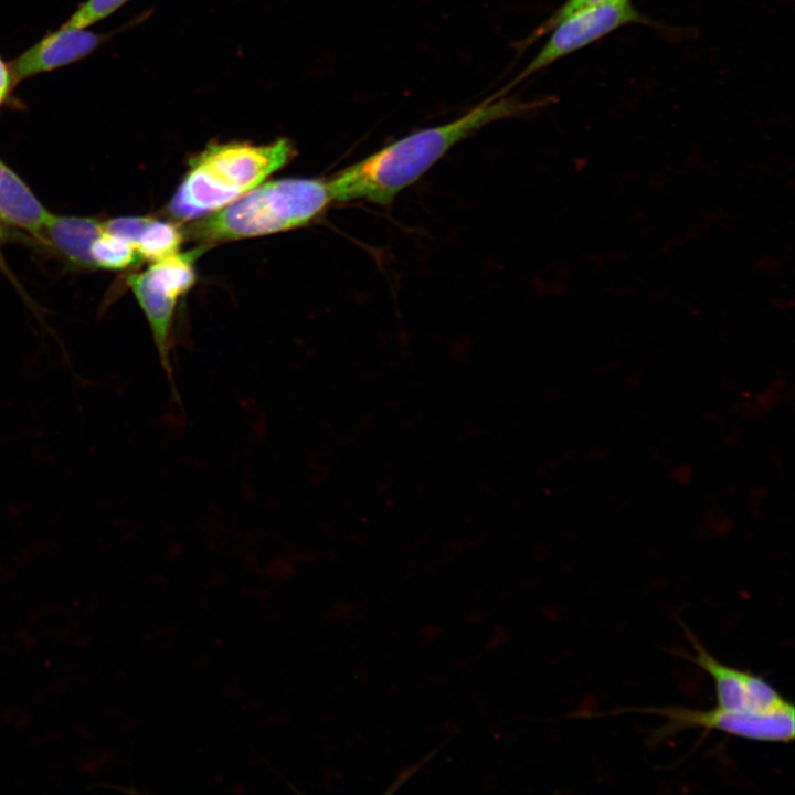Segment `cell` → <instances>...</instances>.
Here are the masks:
<instances>
[{
  "instance_id": "1",
  "label": "cell",
  "mask_w": 795,
  "mask_h": 795,
  "mask_svg": "<svg viewBox=\"0 0 795 795\" xmlns=\"http://www.w3.org/2000/svg\"><path fill=\"white\" fill-rule=\"evenodd\" d=\"M506 86L443 125L423 128L388 144L340 171L328 181L332 201L364 199L391 204L406 187L417 181L454 146L490 123L528 115L547 99L507 95Z\"/></svg>"
},
{
  "instance_id": "2",
  "label": "cell",
  "mask_w": 795,
  "mask_h": 795,
  "mask_svg": "<svg viewBox=\"0 0 795 795\" xmlns=\"http://www.w3.org/2000/svg\"><path fill=\"white\" fill-rule=\"evenodd\" d=\"M294 155L295 148L286 138L267 145L210 142L190 159L169 212L180 220L212 213L256 188Z\"/></svg>"
},
{
  "instance_id": "3",
  "label": "cell",
  "mask_w": 795,
  "mask_h": 795,
  "mask_svg": "<svg viewBox=\"0 0 795 795\" xmlns=\"http://www.w3.org/2000/svg\"><path fill=\"white\" fill-rule=\"evenodd\" d=\"M332 201L328 181L285 178L258 184L230 204L192 224L203 241L240 240L301 226Z\"/></svg>"
},
{
  "instance_id": "4",
  "label": "cell",
  "mask_w": 795,
  "mask_h": 795,
  "mask_svg": "<svg viewBox=\"0 0 795 795\" xmlns=\"http://www.w3.org/2000/svg\"><path fill=\"white\" fill-rule=\"evenodd\" d=\"M203 248L177 252L151 262L145 271L127 277V284L140 305L151 329L160 363L170 385V396L180 404L171 362L172 321L178 299L194 284V262Z\"/></svg>"
},
{
  "instance_id": "5",
  "label": "cell",
  "mask_w": 795,
  "mask_h": 795,
  "mask_svg": "<svg viewBox=\"0 0 795 795\" xmlns=\"http://www.w3.org/2000/svg\"><path fill=\"white\" fill-rule=\"evenodd\" d=\"M665 718L664 725L655 733L658 740L687 729L702 728L730 735L764 742L787 743L794 739V706L768 713L730 711L720 707L708 710L686 707L634 709Z\"/></svg>"
},
{
  "instance_id": "6",
  "label": "cell",
  "mask_w": 795,
  "mask_h": 795,
  "mask_svg": "<svg viewBox=\"0 0 795 795\" xmlns=\"http://www.w3.org/2000/svg\"><path fill=\"white\" fill-rule=\"evenodd\" d=\"M646 18L629 0H617L576 12L559 22L541 50L508 86L511 87L555 61L627 24Z\"/></svg>"
},
{
  "instance_id": "7",
  "label": "cell",
  "mask_w": 795,
  "mask_h": 795,
  "mask_svg": "<svg viewBox=\"0 0 795 795\" xmlns=\"http://www.w3.org/2000/svg\"><path fill=\"white\" fill-rule=\"evenodd\" d=\"M683 629L693 648V655L688 658L713 680L717 707L735 712L768 713L792 704L762 677L719 661L687 626L683 625Z\"/></svg>"
},
{
  "instance_id": "8",
  "label": "cell",
  "mask_w": 795,
  "mask_h": 795,
  "mask_svg": "<svg viewBox=\"0 0 795 795\" xmlns=\"http://www.w3.org/2000/svg\"><path fill=\"white\" fill-rule=\"evenodd\" d=\"M107 34L86 28H63L45 34L11 63L15 83L78 62L94 52Z\"/></svg>"
},
{
  "instance_id": "9",
  "label": "cell",
  "mask_w": 795,
  "mask_h": 795,
  "mask_svg": "<svg viewBox=\"0 0 795 795\" xmlns=\"http://www.w3.org/2000/svg\"><path fill=\"white\" fill-rule=\"evenodd\" d=\"M102 231V221L96 218L52 213L40 243L50 247L71 268L95 269L91 247Z\"/></svg>"
},
{
  "instance_id": "10",
  "label": "cell",
  "mask_w": 795,
  "mask_h": 795,
  "mask_svg": "<svg viewBox=\"0 0 795 795\" xmlns=\"http://www.w3.org/2000/svg\"><path fill=\"white\" fill-rule=\"evenodd\" d=\"M51 215L24 180L0 159V226L24 231L40 242Z\"/></svg>"
},
{
  "instance_id": "11",
  "label": "cell",
  "mask_w": 795,
  "mask_h": 795,
  "mask_svg": "<svg viewBox=\"0 0 795 795\" xmlns=\"http://www.w3.org/2000/svg\"><path fill=\"white\" fill-rule=\"evenodd\" d=\"M181 242L182 234L174 224L151 218L136 247L141 259L156 262L179 252Z\"/></svg>"
},
{
  "instance_id": "12",
  "label": "cell",
  "mask_w": 795,
  "mask_h": 795,
  "mask_svg": "<svg viewBox=\"0 0 795 795\" xmlns=\"http://www.w3.org/2000/svg\"><path fill=\"white\" fill-rule=\"evenodd\" d=\"M91 257L95 269L109 271L126 269L141 259L131 242L104 230L92 244Z\"/></svg>"
},
{
  "instance_id": "13",
  "label": "cell",
  "mask_w": 795,
  "mask_h": 795,
  "mask_svg": "<svg viewBox=\"0 0 795 795\" xmlns=\"http://www.w3.org/2000/svg\"><path fill=\"white\" fill-rule=\"evenodd\" d=\"M129 0H86L81 3L63 28H87L116 12Z\"/></svg>"
},
{
  "instance_id": "14",
  "label": "cell",
  "mask_w": 795,
  "mask_h": 795,
  "mask_svg": "<svg viewBox=\"0 0 795 795\" xmlns=\"http://www.w3.org/2000/svg\"><path fill=\"white\" fill-rule=\"evenodd\" d=\"M617 0H566L550 18L539 25L521 45H529L550 32L559 22L582 10Z\"/></svg>"
},
{
  "instance_id": "15",
  "label": "cell",
  "mask_w": 795,
  "mask_h": 795,
  "mask_svg": "<svg viewBox=\"0 0 795 795\" xmlns=\"http://www.w3.org/2000/svg\"><path fill=\"white\" fill-rule=\"evenodd\" d=\"M150 219L149 216H117L102 221V226L105 232L124 237L136 246Z\"/></svg>"
},
{
  "instance_id": "16",
  "label": "cell",
  "mask_w": 795,
  "mask_h": 795,
  "mask_svg": "<svg viewBox=\"0 0 795 795\" xmlns=\"http://www.w3.org/2000/svg\"><path fill=\"white\" fill-rule=\"evenodd\" d=\"M15 85L10 64L6 63L0 56V108L7 104Z\"/></svg>"
},
{
  "instance_id": "17",
  "label": "cell",
  "mask_w": 795,
  "mask_h": 795,
  "mask_svg": "<svg viewBox=\"0 0 795 795\" xmlns=\"http://www.w3.org/2000/svg\"><path fill=\"white\" fill-rule=\"evenodd\" d=\"M0 233H2V232L0 231ZM0 272H2L15 286L19 287V284H17L15 277L12 275L8 264L4 261V257L1 252V247H0Z\"/></svg>"
}]
</instances>
